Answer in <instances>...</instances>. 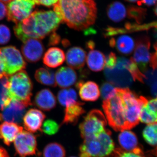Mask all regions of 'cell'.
Listing matches in <instances>:
<instances>
[{"mask_svg": "<svg viewBox=\"0 0 157 157\" xmlns=\"http://www.w3.org/2000/svg\"><path fill=\"white\" fill-rule=\"evenodd\" d=\"M53 6L62 22L76 30L86 29L97 18L94 0H59Z\"/></svg>", "mask_w": 157, "mask_h": 157, "instance_id": "1", "label": "cell"}, {"mask_svg": "<svg viewBox=\"0 0 157 157\" xmlns=\"http://www.w3.org/2000/svg\"><path fill=\"white\" fill-rule=\"evenodd\" d=\"M62 20L54 11H36L14 27L16 36L23 42L42 39L55 32Z\"/></svg>", "mask_w": 157, "mask_h": 157, "instance_id": "2", "label": "cell"}, {"mask_svg": "<svg viewBox=\"0 0 157 157\" xmlns=\"http://www.w3.org/2000/svg\"><path fill=\"white\" fill-rule=\"evenodd\" d=\"M111 132L105 129L98 135L83 139L79 147L80 157H112L115 145L111 137Z\"/></svg>", "mask_w": 157, "mask_h": 157, "instance_id": "3", "label": "cell"}, {"mask_svg": "<svg viewBox=\"0 0 157 157\" xmlns=\"http://www.w3.org/2000/svg\"><path fill=\"white\" fill-rule=\"evenodd\" d=\"M117 90L122 102L127 130H130L139 123L141 106L146 104L148 100L142 96L138 97L129 88L117 87Z\"/></svg>", "mask_w": 157, "mask_h": 157, "instance_id": "4", "label": "cell"}, {"mask_svg": "<svg viewBox=\"0 0 157 157\" xmlns=\"http://www.w3.org/2000/svg\"><path fill=\"white\" fill-rule=\"evenodd\" d=\"M8 93L9 98L22 102L28 106L32 105L33 84L25 70H22L9 76Z\"/></svg>", "mask_w": 157, "mask_h": 157, "instance_id": "5", "label": "cell"}, {"mask_svg": "<svg viewBox=\"0 0 157 157\" xmlns=\"http://www.w3.org/2000/svg\"><path fill=\"white\" fill-rule=\"evenodd\" d=\"M102 107L109 125L116 132L127 130L121 99L117 90L115 96L104 100Z\"/></svg>", "mask_w": 157, "mask_h": 157, "instance_id": "6", "label": "cell"}, {"mask_svg": "<svg viewBox=\"0 0 157 157\" xmlns=\"http://www.w3.org/2000/svg\"><path fill=\"white\" fill-rule=\"evenodd\" d=\"M107 124V120L103 113L99 109H93L79 124L81 137L85 139L94 137L103 132Z\"/></svg>", "mask_w": 157, "mask_h": 157, "instance_id": "7", "label": "cell"}, {"mask_svg": "<svg viewBox=\"0 0 157 157\" xmlns=\"http://www.w3.org/2000/svg\"><path fill=\"white\" fill-rule=\"evenodd\" d=\"M0 58L4 73L7 76H11L24 70L26 67L22 55L14 46L11 45L0 48Z\"/></svg>", "mask_w": 157, "mask_h": 157, "instance_id": "8", "label": "cell"}, {"mask_svg": "<svg viewBox=\"0 0 157 157\" xmlns=\"http://www.w3.org/2000/svg\"><path fill=\"white\" fill-rule=\"evenodd\" d=\"M33 0H12L7 7L9 21L17 24L28 17L36 6Z\"/></svg>", "mask_w": 157, "mask_h": 157, "instance_id": "9", "label": "cell"}, {"mask_svg": "<svg viewBox=\"0 0 157 157\" xmlns=\"http://www.w3.org/2000/svg\"><path fill=\"white\" fill-rule=\"evenodd\" d=\"M14 145L15 151L20 157L36 154V138L30 132L26 131L20 132L14 140Z\"/></svg>", "mask_w": 157, "mask_h": 157, "instance_id": "10", "label": "cell"}, {"mask_svg": "<svg viewBox=\"0 0 157 157\" xmlns=\"http://www.w3.org/2000/svg\"><path fill=\"white\" fill-rule=\"evenodd\" d=\"M26 104L17 101L11 100L10 102L0 111V122L5 121L9 122L20 124L25 113Z\"/></svg>", "mask_w": 157, "mask_h": 157, "instance_id": "11", "label": "cell"}, {"mask_svg": "<svg viewBox=\"0 0 157 157\" xmlns=\"http://www.w3.org/2000/svg\"><path fill=\"white\" fill-rule=\"evenodd\" d=\"M150 41L148 37L144 36L140 37L136 42V47L132 58L139 69L144 73L147 70L151 56L150 53Z\"/></svg>", "mask_w": 157, "mask_h": 157, "instance_id": "12", "label": "cell"}, {"mask_svg": "<svg viewBox=\"0 0 157 157\" xmlns=\"http://www.w3.org/2000/svg\"><path fill=\"white\" fill-rule=\"evenodd\" d=\"M104 75L110 83L121 88H128L134 80L130 72L124 68L116 67L111 69L106 68Z\"/></svg>", "mask_w": 157, "mask_h": 157, "instance_id": "13", "label": "cell"}, {"mask_svg": "<svg viewBox=\"0 0 157 157\" xmlns=\"http://www.w3.org/2000/svg\"><path fill=\"white\" fill-rule=\"evenodd\" d=\"M21 51L28 62L35 63L42 58L44 51V45L39 39H29L23 42Z\"/></svg>", "mask_w": 157, "mask_h": 157, "instance_id": "14", "label": "cell"}, {"mask_svg": "<svg viewBox=\"0 0 157 157\" xmlns=\"http://www.w3.org/2000/svg\"><path fill=\"white\" fill-rule=\"evenodd\" d=\"M45 117V114L41 110L37 109H30L23 118L25 128L30 133L42 131L41 127Z\"/></svg>", "mask_w": 157, "mask_h": 157, "instance_id": "15", "label": "cell"}, {"mask_svg": "<svg viewBox=\"0 0 157 157\" xmlns=\"http://www.w3.org/2000/svg\"><path fill=\"white\" fill-rule=\"evenodd\" d=\"M76 87L82 101L94 102L97 101L100 96V91L98 85L94 82H84L80 80L76 83Z\"/></svg>", "mask_w": 157, "mask_h": 157, "instance_id": "16", "label": "cell"}, {"mask_svg": "<svg viewBox=\"0 0 157 157\" xmlns=\"http://www.w3.org/2000/svg\"><path fill=\"white\" fill-rule=\"evenodd\" d=\"M56 81L60 87L65 88L72 86L77 81V73L70 67H62L56 71Z\"/></svg>", "mask_w": 157, "mask_h": 157, "instance_id": "17", "label": "cell"}, {"mask_svg": "<svg viewBox=\"0 0 157 157\" xmlns=\"http://www.w3.org/2000/svg\"><path fill=\"white\" fill-rule=\"evenodd\" d=\"M34 102L39 109L44 111H49L56 106V100L50 90L44 89L37 93Z\"/></svg>", "mask_w": 157, "mask_h": 157, "instance_id": "18", "label": "cell"}, {"mask_svg": "<svg viewBox=\"0 0 157 157\" xmlns=\"http://www.w3.org/2000/svg\"><path fill=\"white\" fill-rule=\"evenodd\" d=\"M23 128L14 123L5 122L0 124V139L10 146L18 134L22 132Z\"/></svg>", "mask_w": 157, "mask_h": 157, "instance_id": "19", "label": "cell"}, {"mask_svg": "<svg viewBox=\"0 0 157 157\" xmlns=\"http://www.w3.org/2000/svg\"><path fill=\"white\" fill-rule=\"evenodd\" d=\"M86 52L81 47H72L67 52L66 61L68 66L75 69H80L85 66Z\"/></svg>", "mask_w": 157, "mask_h": 157, "instance_id": "20", "label": "cell"}, {"mask_svg": "<svg viewBox=\"0 0 157 157\" xmlns=\"http://www.w3.org/2000/svg\"><path fill=\"white\" fill-rule=\"evenodd\" d=\"M109 45L113 48L115 47L119 52L125 55L132 53L135 46L134 40L128 35H121L117 39L111 38Z\"/></svg>", "mask_w": 157, "mask_h": 157, "instance_id": "21", "label": "cell"}, {"mask_svg": "<svg viewBox=\"0 0 157 157\" xmlns=\"http://www.w3.org/2000/svg\"><path fill=\"white\" fill-rule=\"evenodd\" d=\"M65 60L63 51L57 47H52L49 48L44 54L43 62L47 67L55 68L63 64Z\"/></svg>", "mask_w": 157, "mask_h": 157, "instance_id": "22", "label": "cell"}, {"mask_svg": "<svg viewBox=\"0 0 157 157\" xmlns=\"http://www.w3.org/2000/svg\"><path fill=\"white\" fill-rule=\"evenodd\" d=\"M83 105V103L77 101L67 106L65 110L64 117L61 125L76 124L80 116L85 113V110L82 107Z\"/></svg>", "mask_w": 157, "mask_h": 157, "instance_id": "23", "label": "cell"}, {"mask_svg": "<svg viewBox=\"0 0 157 157\" xmlns=\"http://www.w3.org/2000/svg\"><path fill=\"white\" fill-rule=\"evenodd\" d=\"M116 67L119 68H124L130 72L134 80L144 82V74L140 72L139 68L132 59H129L124 57H120L117 58Z\"/></svg>", "mask_w": 157, "mask_h": 157, "instance_id": "24", "label": "cell"}, {"mask_svg": "<svg viewBox=\"0 0 157 157\" xmlns=\"http://www.w3.org/2000/svg\"><path fill=\"white\" fill-rule=\"evenodd\" d=\"M86 62L90 70L94 72H99L104 69L105 57L100 51L92 49L88 54Z\"/></svg>", "mask_w": 157, "mask_h": 157, "instance_id": "25", "label": "cell"}, {"mask_svg": "<svg viewBox=\"0 0 157 157\" xmlns=\"http://www.w3.org/2000/svg\"><path fill=\"white\" fill-rule=\"evenodd\" d=\"M118 141L122 149L125 151H132L138 147L137 136L131 131H122L118 136Z\"/></svg>", "mask_w": 157, "mask_h": 157, "instance_id": "26", "label": "cell"}, {"mask_svg": "<svg viewBox=\"0 0 157 157\" xmlns=\"http://www.w3.org/2000/svg\"><path fill=\"white\" fill-rule=\"evenodd\" d=\"M107 15L112 21L119 22L124 19L127 15V9L122 3L114 2L107 7Z\"/></svg>", "mask_w": 157, "mask_h": 157, "instance_id": "27", "label": "cell"}, {"mask_svg": "<svg viewBox=\"0 0 157 157\" xmlns=\"http://www.w3.org/2000/svg\"><path fill=\"white\" fill-rule=\"evenodd\" d=\"M35 77L41 84L53 87L56 86L54 73L48 68H39L36 71Z\"/></svg>", "mask_w": 157, "mask_h": 157, "instance_id": "28", "label": "cell"}, {"mask_svg": "<svg viewBox=\"0 0 157 157\" xmlns=\"http://www.w3.org/2000/svg\"><path fill=\"white\" fill-rule=\"evenodd\" d=\"M57 98L59 104L67 107L77 102V93L73 88L63 89L59 92Z\"/></svg>", "mask_w": 157, "mask_h": 157, "instance_id": "29", "label": "cell"}, {"mask_svg": "<svg viewBox=\"0 0 157 157\" xmlns=\"http://www.w3.org/2000/svg\"><path fill=\"white\" fill-rule=\"evenodd\" d=\"M43 157H65L66 151L61 144L56 142L48 144L44 149Z\"/></svg>", "mask_w": 157, "mask_h": 157, "instance_id": "30", "label": "cell"}, {"mask_svg": "<svg viewBox=\"0 0 157 157\" xmlns=\"http://www.w3.org/2000/svg\"><path fill=\"white\" fill-rule=\"evenodd\" d=\"M9 76L7 75L0 77V111L9 104L11 99L8 93Z\"/></svg>", "mask_w": 157, "mask_h": 157, "instance_id": "31", "label": "cell"}, {"mask_svg": "<svg viewBox=\"0 0 157 157\" xmlns=\"http://www.w3.org/2000/svg\"><path fill=\"white\" fill-rule=\"evenodd\" d=\"M144 138L151 146H157V123L150 124L145 127L143 132Z\"/></svg>", "mask_w": 157, "mask_h": 157, "instance_id": "32", "label": "cell"}, {"mask_svg": "<svg viewBox=\"0 0 157 157\" xmlns=\"http://www.w3.org/2000/svg\"><path fill=\"white\" fill-rule=\"evenodd\" d=\"M144 75V81L150 86L152 94L157 97V70H147Z\"/></svg>", "mask_w": 157, "mask_h": 157, "instance_id": "33", "label": "cell"}, {"mask_svg": "<svg viewBox=\"0 0 157 157\" xmlns=\"http://www.w3.org/2000/svg\"><path fill=\"white\" fill-rule=\"evenodd\" d=\"M146 10L143 8L131 6L127 9V15L130 18L135 20L136 22L140 23L145 18Z\"/></svg>", "mask_w": 157, "mask_h": 157, "instance_id": "34", "label": "cell"}, {"mask_svg": "<svg viewBox=\"0 0 157 157\" xmlns=\"http://www.w3.org/2000/svg\"><path fill=\"white\" fill-rule=\"evenodd\" d=\"M146 104H143L141 106L140 115V121L147 124L156 123L157 113L152 112L147 109L145 106Z\"/></svg>", "mask_w": 157, "mask_h": 157, "instance_id": "35", "label": "cell"}, {"mask_svg": "<svg viewBox=\"0 0 157 157\" xmlns=\"http://www.w3.org/2000/svg\"><path fill=\"white\" fill-rule=\"evenodd\" d=\"M101 97L104 100L112 98L117 94V88L109 82H104L101 88Z\"/></svg>", "mask_w": 157, "mask_h": 157, "instance_id": "36", "label": "cell"}, {"mask_svg": "<svg viewBox=\"0 0 157 157\" xmlns=\"http://www.w3.org/2000/svg\"><path fill=\"white\" fill-rule=\"evenodd\" d=\"M114 155L115 157H145L139 147L132 151H125L120 148H115Z\"/></svg>", "mask_w": 157, "mask_h": 157, "instance_id": "37", "label": "cell"}, {"mask_svg": "<svg viewBox=\"0 0 157 157\" xmlns=\"http://www.w3.org/2000/svg\"><path fill=\"white\" fill-rule=\"evenodd\" d=\"M59 126L56 122L52 120H47L44 122L42 126V131L47 135H55L58 132Z\"/></svg>", "mask_w": 157, "mask_h": 157, "instance_id": "38", "label": "cell"}, {"mask_svg": "<svg viewBox=\"0 0 157 157\" xmlns=\"http://www.w3.org/2000/svg\"><path fill=\"white\" fill-rule=\"evenodd\" d=\"M11 38L9 28L4 25H0V45L7 44Z\"/></svg>", "mask_w": 157, "mask_h": 157, "instance_id": "39", "label": "cell"}, {"mask_svg": "<svg viewBox=\"0 0 157 157\" xmlns=\"http://www.w3.org/2000/svg\"><path fill=\"white\" fill-rule=\"evenodd\" d=\"M117 62V58L115 53L111 52L105 58V64L107 69H111L115 67Z\"/></svg>", "mask_w": 157, "mask_h": 157, "instance_id": "40", "label": "cell"}, {"mask_svg": "<svg viewBox=\"0 0 157 157\" xmlns=\"http://www.w3.org/2000/svg\"><path fill=\"white\" fill-rule=\"evenodd\" d=\"M36 5L50 7L55 5L59 0H33Z\"/></svg>", "mask_w": 157, "mask_h": 157, "instance_id": "41", "label": "cell"}, {"mask_svg": "<svg viewBox=\"0 0 157 157\" xmlns=\"http://www.w3.org/2000/svg\"><path fill=\"white\" fill-rule=\"evenodd\" d=\"M145 106L149 110L157 113V98L147 101Z\"/></svg>", "mask_w": 157, "mask_h": 157, "instance_id": "42", "label": "cell"}, {"mask_svg": "<svg viewBox=\"0 0 157 157\" xmlns=\"http://www.w3.org/2000/svg\"><path fill=\"white\" fill-rule=\"evenodd\" d=\"M154 48L155 52L151 55L150 63L153 69L157 70V42L155 44Z\"/></svg>", "mask_w": 157, "mask_h": 157, "instance_id": "43", "label": "cell"}, {"mask_svg": "<svg viewBox=\"0 0 157 157\" xmlns=\"http://www.w3.org/2000/svg\"><path fill=\"white\" fill-rule=\"evenodd\" d=\"M60 41V37L55 32L52 33L49 40V45H57Z\"/></svg>", "mask_w": 157, "mask_h": 157, "instance_id": "44", "label": "cell"}, {"mask_svg": "<svg viewBox=\"0 0 157 157\" xmlns=\"http://www.w3.org/2000/svg\"><path fill=\"white\" fill-rule=\"evenodd\" d=\"M7 15V7L2 2H0V20L5 18Z\"/></svg>", "mask_w": 157, "mask_h": 157, "instance_id": "45", "label": "cell"}, {"mask_svg": "<svg viewBox=\"0 0 157 157\" xmlns=\"http://www.w3.org/2000/svg\"><path fill=\"white\" fill-rule=\"evenodd\" d=\"M157 3V0H140L137 2V5L141 6L142 4L150 6L155 5Z\"/></svg>", "mask_w": 157, "mask_h": 157, "instance_id": "46", "label": "cell"}, {"mask_svg": "<svg viewBox=\"0 0 157 157\" xmlns=\"http://www.w3.org/2000/svg\"><path fill=\"white\" fill-rule=\"evenodd\" d=\"M0 157H10L6 149L0 147Z\"/></svg>", "mask_w": 157, "mask_h": 157, "instance_id": "47", "label": "cell"}, {"mask_svg": "<svg viewBox=\"0 0 157 157\" xmlns=\"http://www.w3.org/2000/svg\"><path fill=\"white\" fill-rule=\"evenodd\" d=\"M86 47L89 49H91V50L94 49L95 47L94 42H93L92 41H89L86 43Z\"/></svg>", "mask_w": 157, "mask_h": 157, "instance_id": "48", "label": "cell"}, {"mask_svg": "<svg viewBox=\"0 0 157 157\" xmlns=\"http://www.w3.org/2000/svg\"><path fill=\"white\" fill-rule=\"evenodd\" d=\"M5 75H6L5 74V73H4L1 58H0V77H2V76H5Z\"/></svg>", "mask_w": 157, "mask_h": 157, "instance_id": "49", "label": "cell"}, {"mask_svg": "<svg viewBox=\"0 0 157 157\" xmlns=\"http://www.w3.org/2000/svg\"><path fill=\"white\" fill-rule=\"evenodd\" d=\"M63 45L64 46H67L68 45L70 44V42H67V40H65L63 41Z\"/></svg>", "mask_w": 157, "mask_h": 157, "instance_id": "50", "label": "cell"}, {"mask_svg": "<svg viewBox=\"0 0 157 157\" xmlns=\"http://www.w3.org/2000/svg\"><path fill=\"white\" fill-rule=\"evenodd\" d=\"M12 1V0H0V2L3 3H9Z\"/></svg>", "mask_w": 157, "mask_h": 157, "instance_id": "51", "label": "cell"}, {"mask_svg": "<svg viewBox=\"0 0 157 157\" xmlns=\"http://www.w3.org/2000/svg\"><path fill=\"white\" fill-rule=\"evenodd\" d=\"M125 1L128 2H137L140 0H125Z\"/></svg>", "mask_w": 157, "mask_h": 157, "instance_id": "52", "label": "cell"}, {"mask_svg": "<svg viewBox=\"0 0 157 157\" xmlns=\"http://www.w3.org/2000/svg\"><path fill=\"white\" fill-rule=\"evenodd\" d=\"M154 11L155 14L157 16V4L155 7Z\"/></svg>", "mask_w": 157, "mask_h": 157, "instance_id": "53", "label": "cell"}, {"mask_svg": "<svg viewBox=\"0 0 157 157\" xmlns=\"http://www.w3.org/2000/svg\"><path fill=\"white\" fill-rule=\"evenodd\" d=\"M155 155L157 157V147L155 150Z\"/></svg>", "mask_w": 157, "mask_h": 157, "instance_id": "54", "label": "cell"}, {"mask_svg": "<svg viewBox=\"0 0 157 157\" xmlns=\"http://www.w3.org/2000/svg\"><path fill=\"white\" fill-rule=\"evenodd\" d=\"M76 157L72 156V157Z\"/></svg>", "mask_w": 157, "mask_h": 157, "instance_id": "55", "label": "cell"}]
</instances>
